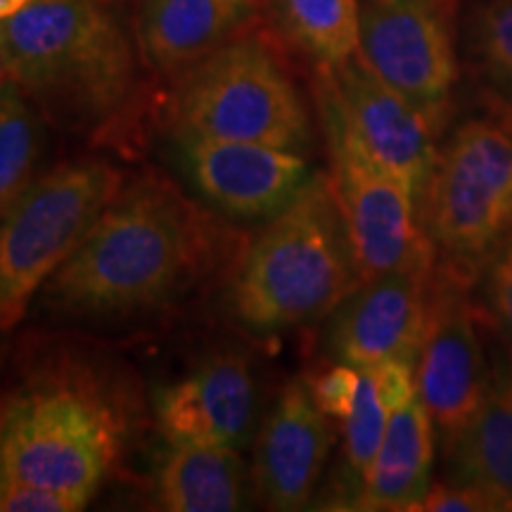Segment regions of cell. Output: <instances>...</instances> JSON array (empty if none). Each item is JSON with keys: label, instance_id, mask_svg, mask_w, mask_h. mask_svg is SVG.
Instances as JSON below:
<instances>
[{"label": "cell", "instance_id": "cell-5", "mask_svg": "<svg viewBox=\"0 0 512 512\" xmlns=\"http://www.w3.org/2000/svg\"><path fill=\"white\" fill-rule=\"evenodd\" d=\"M434 266L475 285L512 238V121L467 119L446 145L420 204Z\"/></svg>", "mask_w": 512, "mask_h": 512}, {"label": "cell", "instance_id": "cell-25", "mask_svg": "<svg viewBox=\"0 0 512 512\" xmlns=\"http://www.w3.org/2000/svg\"><path fill=\"white\" fill-rule=\"evenodd\" d=\"M88 501L67 491L22 482L0 470V512H79Z\"/></svg>", "mask_w": 512, "mask_h": 512}, {"label": "cell", "instance_id": "cell-24", "mask_svg": "<svg viewBox=\"0 0 512 512\" xmlns=\"http://www.w3.org/2000/svg\"><path fill=\"white\" fill-rule=\"evenodd\" d=\"M477 283L482 285L479 309H482L484 323L494 325L512 366V238L491 256Z\"/></svg>", "mask_w": 512, "mask_h": 512}, {"label": "cell", "instance_id": "cell-29", "mask_svg": "<svg viewBox=\"0 0 512 512\" xmlns=\"http://www.w3.org/2000/svg\"><path fill=\"white\" fill-rule=\"evenodd\" d=\"M8 62H5V50H3V43H0V86H3L5 81H8Z\"/></svg>", "mask_w": 512, "mask_h": 512}, {"label": "cell", "instance_id": "cell-21", "mask_svg": "<svg viewBox=\"0 0 512 512\" xmlns=\"http://www.w3.org/2000/svg\"><path fill=\"white\" fill-rule=\"evenodd\" d=\"M275 29L316 67H337L358 53V0H266Z\"/></svg>", "mask_w": 512, "mask_h": 512}, {"label": "cell", "instance_id": "cell-22", "mask_svg": "<svg viewBox=\"0 0 512 512\" xmlns=\"http://www.w3.org/2000/svg\"><path fill=\"white\" fill-rule=\"evenodd\" d=\"M43 128L31 98L8 76L0 86V211L34 181Z\"/></svg>", "mask_w": 512, "mask_h": 512}, {"label": "cell", "instance_id": "cell-19", "mask_svg": "<svg viewBox=\"0 0 512 512\" xmlns=\"http://www.w3.org/2000/svg\"><path fill=\"white\" fill-rule=\"evenodd\" d=\"M157 503L169 512H230L245 505L238 448L169 444L155 472Z\"/></svg>", "mask_w": 512, "mask_h": 512}, {"label": "cell", "instance_id": "cell-26", "mask_svg": "<svg viewBox=\"0 0 512 512\" xmlns=\"http://www.w3.org/2000/svg\"><path fill=\"white\" fill-rule=\"evenodd\" d=\"M311 392L316 396L320 411L328 415L330 420H342L347 415L351 399L356 394L358 384V368L349 363L335 361L328 370L309 380Z\"/></svg>", "mask_w": 512, "mask_h": 512}, {"label": "cell", "instance_id": "cell-4", "mask_svg": "<svg viewBox=\"0 0 512 512\" xmlns=\"http://www.w3.org/2000/svg\"><path fill=\"white\" fill-rule=\"evenodd\" d=\"M174 79L166 100L171 133L309 152L311 117L264 36H235Z\"/></svg>", "mask_w": 512, "mask_h": 512}, {"label": "cell", "instance_id": "cell-2", "mask_svg": "<svg viewBox=\"0 0 512 512\" xmlns=\"http://www.w3.org/2000/svg\"><path fill=\"white\" fill-rule=\"evenodd\" d=\"M10 79L67 128L93 133L136 93V55L102 0H31L0 22Z\"/></svg>", "mask_w": 512, "mask_h": 512}, {"label": "cell", "instance_id": "cell-27", "mask_svg": "<svg viewBox=\"0 0 512 512\" xmlns=\"http://www.w3.org/2000/svg\"><path fill=\"white\" fill-rule=\"evenodd\" d=\"M415 512H498L482 491L458 482L432 484Z\"/></svg>", "mask_w": 512, "mask_h": 512}, {"label": "cell", "instance_id": "cell-18", "mask_svg": "<svg viewBox=\"0 0 512 512\" xmlns=\"http://www.w3.org/2000/svg\"><path fill=\"white\" fill-rule=\"evenodd\" d=\"M448 482L482 491L498 512H512V366L498 370L470 422L446 441Z\"/></svg>", "mask_w": 512, "mask_h": 512}, {"label": "cell", "instance_id": "cell-16", "mask_svg": "<svg viewBox=\"0 0 512 512\" xmlns=\"http://www.w3.org/2000/svg\"><path fill=\"white\" fill-rule=\"evenodd\" d=\"M266 0H140L136 41L162 76H178L245 34Z\"/></svg>", "mask_w": 512, "mask_h": 512}, {"label": "cell", "instance_id": "cell-12", "mask_svg": "<svg viewBox=\"0 0 512 512\" xmlns=\"http://www.w3.org/2000/svg\"><path fill=\"white\" fill-rule=\"evenodd\" d=\"M171 150L192 188L238 219H273L313 178L306 155L271 145L171 133Z\"/></svg>", "mask_w": 512, "mask_h": 512}, {"label": "cell", "instance_id": "cell-7", "mask_svg": "<svg viewBox=\"0 0 512 512\" xmlns=\"http://www.w3.org/2000/svg\"><path fill=\"white\" fill-rule=\"evenodd\" d=\"M121 188L112 164H62L34 178L0 211V332L22 320Z\"/></svg>", "mask_w": 512, "mask_h": 512}, {"label": "cell", "instance_id": "cell-11", "mask_svg": "<svg viewBox=\"0 0 512 512\" xmlns=\"http://www.w3.org/2000/svg\"><path fill=\"white\" fill-rule=\"evenodd\" d=\"M316 98L328 102L358 145L422 204L439 157L437 121L389 88L358 55L337 67H316Z\"/></svg>", "mask_w": 512, "mask_h": 512}, {"label": "cell", "instance_id": "cell-9", "mask_svg": "<svg viewBox=\"0 0 512 512\" xmlns=\"http://www.w3.org/2000/svg\"><path fill=\"white\" fill-rule=\"evenodd\" d=\"M356 55L444 128L458 81L453 0H366L358 15Z\"/></svg>", "mask_w": 512, "mask_h": 512}, {"label": "cell", "instance_id": "cell-15", "mask_svg": "<svg viewBox=\"0 0 512 512\" xmlns=\"http://www.w3.org/2000/svg\"><path fill=\"white\" fill-rule=\"evenodd\" d=\"M256 382L238 354H216L157 392V427L166 444L242 448L254 427Z\"/></svg>", "mask_w": 512, "mask_h": 512}, {"label": "cell", "instance_id": "cell-6", "mask_svg": "<svg viewBox=\"0 0 512 512\" xmlns=\"http://www.w3.org/2000/svg\"><path fill=\"white\" fill-rule=\"evenodd\" d=\"M121 418L98 389L46 380L0 401V470L93 501L121 451Z\"/></svg>", "mask_w": 512, "mask_h": 512}, {"label": "cell", "instance_id": "cell-1", "mask_svg": "<svg viewBox=\"0 0 512 512\" xmlns=\"http://www.w3.org/2000/svg\"><path fill=\"white\" fill-rule=\"evenodd\" d=\"M202 230L174 188L140 181L121 188L79 249L43 287L69 316H114L169 299L197 266Z\"/></svg>", "mask_w": 512, "mask_h": 512}, {"label": "cell", "instance_id": "cell-8", "mask_svg": "<svg viewBox=\"0 0 512 512\" xmlns=\"http://www.w3.org/2000/svg\"><path fill=\"white\" fill-rule=\"evenodd\" d=\"M316 100L330 155L328 176L361 280L406 268H434V249L415 192L358 145L328 102Z\"/></svg>", "mask_w": 512, "mask_h": 512}, {"label": "cell", "instance_id": "cell-14", "mask_svg": "<svg viewBox=\"0 0 512 512\" xmlns=\"http://www.w3.org/2000/svg\"><path fill=\"white\" fill-rule=\"evenodd\" d=\"M332 451L330 418L320 411L309 377H294L261 425L254 484L266 508L302 510L316 494Z\"/></svg>", "mask_w": 512, "mask_h": 512}, {"label": "cell", "instance_id": "cell-28", "mask_svg": "<svg viewBox=\"0 0 512 512\" xmlns=\"http://www.w3.org/2000/svg\"><path fill=\"white\" fill-rule=\"evenodd\" d=\"M31 0H0V22H5V19L17 15L19 10H24Z\"/></svg>", "mask_w": 512, "mask_h": 512}, {"label": "cell", "instance_id": "cell-23", "mask_svg": "<svg viewBox=\"0 0 512 512\" xmlns=\"http://www.w3.org/2000/svg\"><path fill=\"white\" fill-rule=\"evenodd\" d=\"M470 50L484 81L512 112V0H479L470 19Z\"/></svg>", "mask_w": 512, "mask_h": 512}, {"label": "cell", "instance_id": "cell-10", "mask_svg": "<svg viewBox=\"0 0 512 512\" xmlns=\"http://www.w3.org/2000/svg\"><path fill=\"white\" fill-rule=\"evenodd\" d=\"M470 290V283L434 266L415 392L444 444L477 413L496 375L486 361L482 309L472 302Z\"/></svg>", "mask_w": 512, "mask_h": 512}, {"label": "cell", "instance_id": "cell-3", "mask_svg": "<svg viewBox=\"0 0 512 512\" xmlns=\"http://www.w3.org/2000/svg\"><path fill=\"white\" fill-rule=\"evenodd\" d=\"M361 283L330 176L316 171L242 256L228 302L242 325L278 332L328 318Z\"/></svg>", "mask_w": 512, "mask_h": 512}, {"label": "cell", "instance_id": "cell-17", "mask_svg": "<svg viewBox=\"0 0 512 512\" xmlns=\"http://www.w3.org/2000/svg\"><path fill=\"white\" fill-rule=\"evenodd\" d=\"M434 434L425 403L411 394L389 418L351 510L415 512L432 486Z\"/></svg>", "mask_w": 512, "mask_h": 512}, {"label": "cell", "instance_id": "cell-13", "mask_svg": "<svg viewBox=\"0 0 512 512\" xmlns=\"http://www.w3.org/2000/svg\"><path fill=\"white\" fill-rule=\"evenodd\" d=\"M434 268H406L363 280L330 313L328 349L356 368L406 363L415 370L427 328Z\"/></svg>", "mask_w": 512, "mask_h": 512}, {"label": "cell", "instance_id": "cell-20", "mask_svg": "<svg viewBox=\"0 0 512 512\" xmlns=\"http://www.w3.org/2000/svg\"><path fill=\"white\" fill-rule=\"evenodd\" d=\"M411 394H415V370L406 363L358 368L356 394L347 415L339 420L344 465L354 482V501L380 448L389 418ZM354 501H351V508H354Z\"/></svg>", "mask_w": 512, "mask_h": 512}]
</instances>
